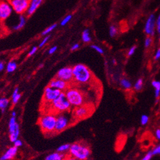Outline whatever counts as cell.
<instances>
[{"label": "cell", "mask_w": 160, "mask_h": 160, "mask_svg": "<svg viewBox=\"0 0 160 160\" xmlns=\"http://www.w3.org/2000/svg\"><path fill=\"white\" fill-rule=\"evenodd\" d=\"M49 86H51V88H53L60 90L62 92H64L65 91L69 88L70 86V83L58 78H55L53 80H52L51 82H50Z\"/></svg>", "instance_id": "12"}, {"label": "cell", "mask_w": 160, "mask_h": 160, "mask_svg": "<svg viewBox=\"0 0 160 160\" xmlns=\"http://www.w3.org/2000/svg\"><path fill=\"white\" fill-rule=\"evenodd\" d=\"M60 90L53 88H51V86H48L46 87V88L45 89V91H44V93H43V101L51 104V103L55 100L60 95L61 93Z\"/></svg>", "instance_id": "9"}, {"label": "cell", "mask_w": 160, "mask_h": 160, "mask_svg": "<svg viewBox=\"0 0 160 160\" xmlns=\"http://www.w3.org/2000/svg\"><path fill=\"white\" fill-rule=\"evenodd\" d=\"M18 128H20L19 124L17 122V117H11L9 122V134L14 132L15 130H17Z\"/></svg>", "instance_id": "16"}, {"label": "cell", "mask_w": 160, "mask_h": 160, "mask_svg": "<svg viewBox=\"0 0 160 160\" xmlns=\"http://www.w3.org/2000/svg\"><path fill=\"white\" fill-rule=\"evenodd\" d=\"M73 81L75 83L85 85L93 80V75L90 69L83 64H78L73 67Z\"/></svg>", "instance_id": "1"}, {"label": "cell", "mask_w": 160, "mask_h": 160, "mask_svg": "<svg viewBox=\"0 0 160 160\" xmlns=\"http://www.w3.org/2000/svg\"><path fill=\"white\" fill-rule=\"evenodd\" d=\"M50 105L54 112L57 114L67 112L70 111L71 107V105L70 102L67 101L64 92H62L60 95Z\"/></svg>", "instance_id": "6"}, {"label": "cell", "mask_w": 160, "mask_h": 160, "mask_svg": "<svg viewBox=\"0 0 160 160\" xmlns=\"http://www.w3.org/2000/svg\"><path fill=\"white\" fill-rule=\"evenodd\" d=\"M44 0H30L29 7L26 12V15L28 17H30L37 10L41 5L43 4Z\"/></svg>", "instance_id": "14"}, {"label": "cell", "mask_w": 160, "mask_h": 160, "mask_svg": "<svg viewBox=\"0 0 160 160\" xmlns=\"http://www.w3.org/2000/svg\"><path fill=\"white\" fill-rule=\"evenodd\" d=\"M143 80L142 78H139V79L137 80L135 84L133 87L134 89L136 91H140L143 88Z\"/></svg>", "instance_id": "27"}, {"label": "cell", "mask_w": 160, "mask_h": 160, "mask_svg": "<svg viewBox=\"0 0 160 160\" xmlns=\"http://www.w3.org/2000/svg\"><path fill=\"white\" fill-rule=\"evenodd\" d=\"M155 25H156V18L154 14H150L148 19L146 20L145 26V31L147 35L153 36L155 32Z\"/></svg>", "instance_id": "13"}, {"label": "cell", "mask_w": 160, "mask_h": 160, "mask_svg": "<svg viewBox=\"0 0 160 160\" xmlns=\"http://www.w3.org/2000/svg\"><path fill=\"white\" fill-rule=\"evenodd\" d=\"M37 46H33L32 49H31V51H30L29 52V54H28V56H33L35 54V52H37Z\"/></svg>", "instance_id": "38"}, {"label": "cell", "mask_w": 160, "mask_h": 160, "mask_svg": "<svg viewBox=\"0 0 160 160\" xmlns=\"http://www.w3.org/2000/svg\"><path fill=\"white\" fill-rule=\"evenodd\" d=\"M64 160H78L77 159H76L75 158H74V157L70 156V154H66L65 156V158Z\"/></svg>", "instance_id": "42"}, {"label": "cell", "mask_w": 160, "mask_h": 160, "mask_svg": "<svg viewBox=\"0 0 160 160\" xmlns=\"http://www.w3.org/2000/svg\"><path fill=\"white\" fill-rule=\"evenodd\" d=\"M50 39V35H46L45 37H44L43 39L41 41V42L39 43V48H41V47L45 45V44L48 41L49 39Z\"/></svg>", "instance_id": "33"}, {"label": "cell", "mask_w": 160, "mask_h": 160, "mask_svg": "<svg viewBox=\"0 0 160 160\" xmlns=\"http://www.w3.org/2000/svg\"><path fill=\"white\" fill-rule=\"evenodd\" d=\"M156 26H160V14L158 16V18H157V20H156Z\"/></svg>", "instance_id": "45"}, {"label": "cell", "mask_w": 160, "mask_h": 160, "mask_svg": "<svg viewBox=\"0 0 160 160\" xmlns=\"http://www.w3.org/2000/svg\"><path fill=\"white\" fill-rule=\"evenodd\" d=\"M92 111L93 109L90 105L84 104L75 108L73 112V117L76 120H83L90 116Z\"/></svg>", "instance_id": "8"}, {"label": "cell", "mask_w": 160, "mask_h": 160, "mask_svg": "<svg viewBox=\"0 0 160 160\" xmlns=\"http://www.w3.org/2000/svg\"><path fill=\"white\" fill-rule=\"evenodd\" d=\"M56 78L63 80L68 83L73 81V67H64L60 69L56 75Z\"/></svg>", "instance_id": "10"}, {"label": "cell", "mask_w": 160, "mask_h": 160, "mask_svg": "<svg viewBox=\"0 0 160 160\" xmlns=\"http://www.w3.org/2000/svg\"><path fill=\"white\" fill-rule=\"evenodd\" d=\"M12 9L7 0L0 1V21L5 20L11 15Z\"/></svg>", "instance_id": "11"}, {"label": "cell", "mask_w": 160, "mask_h": 160, "mask_svg": "<svg viewBox=\"0 0 160 160\" xmlns=\"http://www.w3.org/2000/svg\"><path fill=\"white\" fill-rule=\"evenodd\" d=\"M136 49H137L136 46H131V48L130 49L129 51H128V52H127V56H129V57H130V56H133L135 54V51H136Z\"/></svg>", "instance_id": "36"}, {"label": "cell", "mask_w": 160, "mask_h": 160, "mask_svg": "<svg viewBox=\"0 0 160 160\" xmlns=\"http://www.w3.org/2000/svg\"><path fill=\"white\" fill-rule=\"evenodd\" d=\"M56 114L54 113L44 114L39 119V125L42 131L45 134L55 133Z\"/></svg>", "instance_id": "3"}, {"label": "cell", "mask_w": 160, "mask_h": 160, "mask_svg": "<svg viewBox=\"0 0 160 160\" xmlns=\"http://www.w3.org/2000/svg\"><path fill=\"white\" fill-rule=\"evenodd\" d=\"M118 33L117 28L115 26H111L109 28V35L112 37H114Z\"/></svg>", "instance_id": "28"}, {"label": "cell", "mask_w": 160, "mask_h": 160, "mask_svg": "<svg viewBox=\"0 0 160 160\" xmlns=\"http://www.w3.org/2000/svg\"><path fill=\"white\" fill-rule=\"evenodd\" d=\"M80 47V45L78 43H75L74 44V45L71 46V50L72 51H77V50H78V49H79Z\"/></svg>", "instance_id": "41"}, {"label": "cell", "mask_w": 160, "mask_h": 160, "mask_svg": "<svg viewBox=\"0 0 160 160\" xmlns=\"http://www.w3.org/2000/svg\"><path fill=\"white\" fill-rule=\"evenodd\" d=\"M91 48L93 50H95L96 52H98V53H99V54H103V53H104V51H103L101 47H100L98 45H91Z\"/></svg>", "instance_id": "31"}, {"label": "cell", "mask_w": 160, "mask_h": 160, "mask_svg": "<svg viewBox=\"0 0 160 160\" xmlns=\"http://www.w3.org/2000/svg\"><path fill=\"white\" fill-rule=\"evenodd\" d=\"M13 144H14V146L17 147V148H19V147L22 146L23 143H22V141L18 139L17 140H15L14 142L13 143Z\"/></svg>", "instance_id": "37"}, {"label": "cell", "mask_w": 160, "mask_h": 160, "mask_svg": "<svg viewBox=\"0 0 160 160\" xmlns=\"http://www.w3.org/2000/svg\"><path fill=\"white\" fill-rule=\"evenodd\" d=\"M154 135H155V137L156 138V139L160 140V128H158V129L156 130Z\"/></svg>", "instance_id": "39"}, {"label": "cell", "mask_w": 160, "mask_h": 160, "mask_svg": "<svg viewBox=\"0 0 160 160\" xmlns=\"http://www.w3.org/2000/svg\"><path fill=\"white\" fill-rule=\"evenodd\" d=\"M5 68V64L4 62L2 61H0V72H1L4 71Z\"/></svg>", "instance_id": "44"}, {"label": "cell", "mask_w": 160, "mask_h": 160, "mask_svg": "<svg viewBox=\"0 0 160 160\" xmlns=\"http://www.w3.org/2000/svg\"><path fill=\"white\" fill-rule=\"evenodd\" d=\"M82 40L84 43H90L91 40H92V38H91V36L90 35V30L88 29H86L83 31Z\"/></svg>", "instance_id": "24"}, {"label": "cell", "mask_w": 160, "mask_h": 160, "mask_svg": "<svg viewBox=\"0 0 160 160\" xmlns=\"http://www.w3.org/2000/svg\"><path fill=\"white\" fill-rule=\"evenodd\" d=\"M17 68V62L13 60L9 62L7 65V72L8 73H11L14 72Z\"/></svg>", "instance_id": "22"}, {"label": "cell", "mask_w": 160, "mask_h": 160, "mask_svg": "<svg viewBox=\"0 0 160 160\" xmlns=\"http://www.w3.org/2000/svg\"><path fill=\"white\" fill-rule=\"evenodd\" d=\"M75 118L73 115L69 114L68 111L56 114V124L55 133H59L66 130L70 125L73 123L72 121Z\"/></svg>", "instance_id": "5"}, {"label": "cell", "mask_w": 160, "mask_h": 160, "mask_svg": "<svg viewBox=\"0 0 160 160\" xmlns=\"http://www.w3.org/2000/svg\"><path fill=\"white\" fill-rule=\"evenodd\" d=\"M152 42V39L151 37H146L145 41V46L146 47V48H148V47L151 45Z\"/></svg>", "instance_id": "35"}, {"label": "cell", "mask_w": 160, "mask_h": 160, "mask_svg": "<svg viewBox=\"0 0 160 160\" xmlns=\"http://www.w3.org/2000/svg\"><path fill=\"white\" fill-rule=\"evenodd\" d=\"M11 117H17V112H16L15 111H12L11 112Z\"/></svg>", "instance_id": "46"}, {"label": "cell", "mask_w": 160, "mask_h": 160, "mask_svg": "<svg viewBox=\"0 0 160 160\" xmlns=\"http://www.w3.org/2000/svg\"><path fill=\"white\" fill-rule=\"evenodd\" d=\"M149 122V117L146 114H143L140 117V124L142 125H146Z\"/></svg>", "instance_id": "29"}, {"label": "cell", "mask_w": 160, "mask_h": 160, "mask_svg": "<svg viewBox=\"0 0 160 160\" xmlns=\"http://www.w3.org/2000/svg\"><path fill=\"white\" fill-rule=\"evenodd\" d=\"M120 86L125 90H130L132 87V84L126 78H122L120 80Z\"/></svg>", "instance_id": "25"}, {"label": "cell", "mask_w": 160, "mask_h": 160, "mask_svg": "<svg viewBox=\"0 0 160 160\" xmlns=\"http://www.w3.org/2000/svg\"><path fill=\"white\" fill-rule=\"evenodd\" d=\"M21 98V94L19 93L18 88H16L12 93V103L13 105L17 104Z\"/></svg>", "instance_id": "19"}, {"label": "cell", "mask_w": 160, "mask_h": 160, "mask_svg": "<svg viewBox=\"0 0 160 160\" xmlns=\"http://www.w3.org/2000/svg\"><path fill=\"white\" fill-rule=\"evenodd\" d=\"M57 49H58V47L56 46H54L51 47V48L50 49L49 51V54H54V53L56 51V50H57Z\"/></svg>", "instance_id": "40"}, {"label": "cell", "mask_w": 160, "mask_h": 160, "mask_svg": "<svg viewBox=\"0 0 160 160\" xmlns=\"http://www.w3.org/2000/svg\"><path fill=\"white\" fill-rule=\"evenodd\" d=\"M152 85L155 89L156 98H158L160 96V81L153 80L152 82Z\"/></svg>", "instance_id": "23"}, {"label": "cell", "mask_w": 160, "mask_h": 160, "mask_svg": "<svg viewBox=\"0 0 160 160\" xmlns=\"http://www.w3.org/2000/svg\"><path fill=\"white\" fill-rule=\"evenodd\" d=\"M152 156H153V154H152V151H149L146 153L145 156H144L140 160H150L152 159Z\"/></svg>", "instance_id": "34"}, {"label": "cell", "mask_w": 160, "mask_h": 160, "mask_svg": "<svg viewBox=\"0 0 160 160\" xmlns=\"http://www.w3.org/2000/svg\"><path fill=\"white\" fill-rule=\"evenodd\" d=\"M9 105V100L6 98H0V110L2 112H4L5 109L7 108Z\"/></svg>", "instance_id": "21"}, {"label": "cell", "mask_w": 160, "mask_h": 160, "mask_svg": "<svg viewBox=\"0 0 160 160\" xmlns=\"http://www.w3.org/2000/svg\"><path fill=\"white\" fill-rule=\"evenodd\" d=\"M160 58V48H159L158 50H157V51L156 52V54L154 56V59L156 60H158Z\"/></svg>", "instance_id": "43"}, {"label": "cell", "mask_w": 160, "mask_h": 160, "mask_svg": "<svg viewBox=\"0 0 160 160\" xmlns=\"http://www.w3.org/2000/svg\"><path fill=\"white\" fill-rule=\"evenodd\" d=\"M65 155L66 154H64L58 152H54L47 155L45 160H64Z\"/></svg>", "instance_id": "17"}, {"label": "cell", "mask_w": 160, "mask_h": 160, "mask_svg": "<svg viewBox=\"0 0 160 160\" xmlns=\"http://www.w3.org/2000/svg\"><path fill=\"white\" fill-rule=\"evenodd\" d=\"M112 63H113L114 64H117V62H116V60H115L114 59H113V60H112Z\"/></svg>", "instance_id": "47"}, {"label": "cell", "mask_w": 160, "mask_h": 160, "mask_svg": "<svg viewBox=\"0 0 160 160\" xmlns=\"http://www.w3.org/2000/svg\"><path fill=\"white\" fill-rule=\"evenodd\" d=\"M57 27V24H54L51 25V26H50L49 27H48L46 28V29H45V30H44L43 32H42V34L41 35L43 36H45V35H49V33H50L51 32V31H52L53 30H54L55 28Z\"/></svg>", "instance_id": "26"}, {"label": "cell", "mask_w": 160, "mask_h": 160, "mask_svg": "<svg viewBox=\"0 0 160 160\" xmlns=\"http://www.w3.org/2000/svg\"><path fill=\"white\" fill-rule=\"evenodd\" d=\"M68 153L78 160H87L91 155V150L85 144L75 143L71 145Z\"/></svg>", "instance_id": "4"}, {"label": "cell", "mask_w": 160, "mask_h": 160, "mask_svg": "<svg viewBox=\"0 0 160 160\" xmlns=\"http://www.w3.org/2000/svg\"><path fill=\"white\" fill-rule=\"evenodd\" d=\"M70 147H71L70 144H64V145H62L59 147H58L57 149H56V152L65 154L66 153H69Z\"/></svg>", "instance_id": "20"}, {"label": "cell", "mask_w": 160, "mask_h": 160, "mask_svg": "<svg viewBox=\"0 0 160 160\" xmlns=\"http://www.w3.org/2000/svg\"><path fill=\"white\" fill-rule=\"evenodd\" d=\"M17 153L18 148L14 146H11L6 150V152L1 156L0 160H11L14 158L16 155L17 154Z\"/></svg>", "instance_id": "15"}, {"label": "cell", "mask_w": 160, "mask_h": 160, "mask_svg": "<svg viewBox=\"0 0 160 160\" xmlns=\"http://www.w3.org/2000/svg\"><path fill=\"white\" fill-rule=\"evenodd\" d=\"M153 156H156V155H160V144L158 146L154 147L152 150Z\"/></svg>", "instance_id": "32"}, {"label": "cell", "mask_w": 160, "mask_h": 160, "mask_svg": "<svg viewBox=\"0 0 160 160\" xmlns=\"http://www.w3.org/2000/svg\"><path fill=\"white\" fill-rule=\"evenodd\" d=\"M67 101L70 102L71 106L78 107L84 105L85 98L83 92L77 88L70 87L64 92Z\"/></svg>", "instance_id": "2"}, {"label": "cell", "mask_w": 160, "mask_h": 160, "mask_svg": "<svg viewBox=\"0 0 160 160\" xmlns=\"http://www.w3.org/2000/svg\"><path fill=\"white\" fill-rule=\"evenodd\" d=\"M72 18V15L71 14H68L67 16H66L64 19L62 20V22H60V25L62 26H64L65 25L67 24L70 22L71 21Z\"/></svg>", "instance_id": "30"}, {"label": "cell", "mask_w": 160, "mask_h": 160, "mask_svg": "<svg viewBox=\"0 0 160 160\" xmlns=\"http://www.w3.org/2000/svg\"><path fill=\"white\" fill-rule=\"evenodd\" d=\"M159 40H160V36H159Z\"/></svg>", "instance_id": "48"}, {"label": "cell", "mask_w": 160, "mask_h": 160, "mask_svg": "<svg viewBox=\"0 0 160 160\" xmlns=\"http://www.w3.org/2000/svg\"><path fill=\"white\" fill-rule=\"evenodd\" d=\"M26 17L24 14H20L19 17V21H18V23L13 27L14 30H21L22 28H23L26 24Z\"/></svg>", "instance_id": "18"}, {"label": "cell", "mask_w": 160, "mask_h": 160, "mask_svg": "<svg viewBox=\"0 0 160 160\" xmlns=\"http://www.w3.org/2000/svg\"><path fill=\"white\" fill-rule=\"evenodd\" d=\"M13 11L18 14L26 13L30 0H7Z\"/></svg>", "instance_id": "7"}]
</instances>
